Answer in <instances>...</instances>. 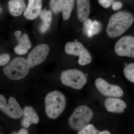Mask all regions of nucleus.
Returning <instances> with one entry per match:
<instances>
[{
    "label": "nucleus",
    "instance_id": "5",
    "mask_svg": "<svg viewBox=\"0 0 134 134\" xmlns=\"http://www.w3.org/2000/svg\"><path fill=\"white\" fill-rule=\"evenodd\" d=\"M60 80L63 84L76 90H81L87 82L84 73L76 69H70L62 72Z\"/></svg>",
    "mask_w": 134,
    "mask_h": 134
},
{
    "label": "nucleus",
    "instance_id": "19",
    "mask_svg": "<svg viewBox=\"0 0 134 134\" xmlns=\"http://www.w3.org/2000/svg\"><path fill=\"white\" fill-rule=\"evenodd\" d=\"M75 0H63L61 12L64 20H68L74 8Z\"/></svg>",
    "mask_w": 134,
    "mask_h": 134
},
{
    "label": "nucleus",
    "instance_id": "8",
    "mask_svg": "<svg viewBox=\"0 0 134 134\" xmlns=\"http://www.w3.org/2000/svg\"><path fill=\"white\" fill-rule=\"evenodd\" d=\"M96 88L101 94L109 97L120 98L124 95L123 90L120 86L111 84L101 78L95 81Z\"/></svg>",
    "mask_w": 134,
    "mask_h": 134
},
{
    "label": "nucleus",
    "instance_id": "12",
    "mask_svg": "<svg viewBox=\"0 0 134 134\" xmlns=\"http://www.w3.org/2000/svg\"><path fill=\"white\" fill-rule=\"evenodd\" d=\"M104 105L107 111L109 112L117 113H123L127 107L124 100L115 97L106 99Z\"/></svg>",
    "mask_w": 134,
    "mask_h": 134
},
{
    "label": "nucleus",
    "instance_id": "4",
    "mask_svg": "<svg viewBox=\"0 0 134 134\" xmlns=\"http://www.w3.org/2000/svg\"><path fill=\"white\" fill-rule=\"evenodd\" d=\"M93 116V111L85 105L77 107L68 120L70 127L74 130H79L88 124Z\"/></svg>",
    "mask_w": 134,
    "mask_h": 134
},
{
    "label": "nucleus",
    "instance_id": "22",
    "mask_svg": "<svg viewBox=\"0 0 134 134\" xmlns=\"http://www.w3.org/2000/svg\"><path fill=\"white\" fill-rule=\"evenodd\" d=\"M63 0H50L49 6L51 10L55 14L61 11Z\"/></svg>",
    "mask_w": 134,
    "mask_h": 134
},
{
    "label": "nucleus",
    "instance_id": "25",
    "mask_svg": "<svg viewBox=\"0 0 134 134\" xmlns=\"http://www.w3.org/2000/svg\"><path fill=\"white\" fill-rule=\"evenodd\" d=\"M122 6V3L120 2H114L112 4V9L114 10H119L121 9Z\"/></svg>",
    "mask_w": 134,
    "mask_h": 134
},
{
    "label": "nucleus",
    "instance_id": "10",
    "mask_svg": "<svg viewBox=\"0 0 134 134\" xmlns=\"http://www.w3.org/2000/svg\"><path fill=\"white\" fill-rule=\"evenodd\" d=\"M21 32L19 30L15 31L14 33L18 42V44L15 47L14 50L16 53L19 55L26 54L31 47L28 34L24 33L21 36Z\"/></svg>",
    "mask_w": 134,
    "mask_h": 134
},
{
    "label": "nucleus",
    "instance_id": "26",
    "mask_svg": "<svg viewBox=\"0 0 134 134\" xmlns=\"http://www.w3.org/2000/svg\"><path fill=\"white\" fill-rule=\"evenodd\" d=\"M29 133V132L25 128H22L19 130V131L17 132L18 134H27Z\"/></svg>",
    "mask_w": 134,
    "mask_h": 134
},
{
    "label": "nucleus",
    "instance_id": "9",
    "mask_svg": "<svg viewBox=\"0 0 134 134\" xmlns=\"http://www.w3.org/2000/svg\"><path fill=\"white\" fill-rule=\"evenodd\" d=\"M114 50L119 56L134 58V37L130 36L122 37L115 44Z\"/></svg>",
    "mask_w": 134,
    "mask_h": 134
},
{
    "label": "nucleus",
    "instance_id": "18",
    "mask_svg": "<svg viewBox=\"0 0 134 134\" xmlns=\"http://www.w3.org/2000/svg\"><path fill=\"white\" fill-rule=\"evenodd\" d=\"M40 16L42 23L40 26L39 30L41 33H44L48 30L51 24L52 19V12L45 8L41 11Z\"/></svg>",
    "mask_w": 134,
    "mask_h": 134
},
{
    "label": "nucleus",
    "instance_id": "17",
    "mask_svg": "<svg viewBox=\"0 0 134 134\" xmlns=\"http://www.w3.org/2000/svg\"><path fill=\"white\" fill-rule=\"evenodd\" d=\"M87 50L82 43L77 41H72L66 43L65 47V52L69 55L80 57Z\"/></svg>",
    "mask_w": 134,
    "mask_h": 134
},
{
    "label": "nucleus",
    "instance_id": "24",
    "mask_svg": "<svg viewBox=\"0 0 134 134\" xmlns=\"http://www.w3.org/2000/svg\"><path fill=\"white\" fill-rule=\"evenodd\" d=\"M98 1L99 4L105 8L110 7L114 2V0H98Z\"/></svg>",
    "mask_w": 134,
    "mask_h": 134
},
{
    "label": "nucleus",
    "instance_id": "16",
    "mask_svg": "<svg viewBox=\"0 0 134 134\" xmlns=\"http://www.w3.org/2000/svg\"><path fill=\"white\" fill-rule=\"evenodd\" d=\"M8 9L12 16H19L26 9L25 0H9L8 3Z\"/></svg>",
    "mask_w": 134,
    "mask_h": 134
},
{
    "label": "nucleus",
    "instance_id": "2",
    "mask_svg": "<svg viewBox=\"0 0 134 134\" xmlns=\"http://www.w3.org/2000/svg\"><path fill=\"white\" fill-rule=\"evenodd\" d=\"M66 104V99L62 92L58 91L49 92L45 98L47 116L52 119H56L63 112Z\"/></svg>",
    "mask_w": 134,
    "mask_h": 134
},
{
    "label": "nucleus",
    "instance_id": "11",
    "mask_svg": "<svg viewBox=\"0 0 134 134\" xmlns=\"http://www.w3.org/2000/svg\"><path fill=\"white\" fill-rule=\"evenodd\" d=\"M29 3L24 16L26 19L33 20L40 15L42 8V0H28Z\"/></svg>",
    "mask_w": 134,
    "mask_h": 134
},
{
    "label": "nucleus",
    "instance_id": "7",
    "mask_svg": "<svg viewBox=\"0 0 134 134\" xmlns=\"http://www.w3.org/2000/svg\"><path fill=\"white\" fill-rule=\"evenodd\" d=\"M49 52L50 48L47 44H40L35 47L26 59L30 68H32L44 62L48 57Z\"/></svg>",
    "mask_w": 134,
    "mask_h": 134
},
{
    "label": "nucleus",
    "instance_id": "23",
    "mask_svg": "<svg viewBox=\"0 0 134 134\" xmlns=\"http://www.w3.org/2000/svg\"><path fill=\"white\" fill-rule=\"evenodd\" d=\"M10 55L8 54L4 53L0 56V66H5L8 63L10 60Z\"/></svg>",
    "mask_w": 134,
    "mask_h": 134
},
{
    "label": "nucleus",
    "instance_id": "21",
    "mask_svg": "<svg viewBox=\"0 0 134 134\" xmlns=\"http://www.w3.org/2000/svg\"><path fill=\"white\" fill-rule=\"evenodd\" d=\"M123 72L127 80L134 83V63L127 65L124 68Z\"/></svg>",
    "mask_w": 134,
    "mask_h": 134
},
{
    "label": "nucleus",
    "instance_id": "13",
    "mask_svg": "<svg viewBox=\"0 0 134 134\" xmlns=\"http://www.w3.org/2000/svg\"><path fill=\"white\" fill-rule=\"evenodd\" d=\"M23 115L21 121V125L27 129L32 124H37L39 118L35 110L31 106H26L23 108Z\"/></svg>",
    "mask_w": 134,
    "mask_h": 134
},
{
    "label": "nucleus",
    "instance_id": "15",
    "mask_svg": "<svg viewBox=\"0 0 134 134\" xmlns=\"http://www.w3.org/2000/svg\"><path fill=\"white\" fill-rule=\"evenodd\" d=\"M77 16L81 22H84L88 19L90 13V0H77Z\"/></svg>",
    "mask_w": 134,
    "mask_h": 134
},
{
    "label": "nucleus",
    "instance_id": "14",
    "mask_svg": "<svg viewBox=\"0 0 134 134\" xmlns=\"http://www.w3.org/2000/svg\"><path fill=\"white\" fill-rule=\"evenodd\" d=\"M102 27L100 22L96 20L92 21L88 18L84 22L83 31L88 37L91 38L94 35L100 33Z\"/></svg>",
    "mask_w": 134,
    "mask_h": 134
},
{
    "label": "nucleus",
    "instance_id": "20",
    "mask_svg": "<svg viewBox=\"0 0 134 134\" xmlns=\"http://www.w3.org/2000/svg\"><path fill=\"white\" fill-rule=\"evenodd\" d=\"M78 134H110L111 133L108 130L99 131L96 129L92 124H88L81 129L78 130Z\"/></svg>",
    "mask_w": 134,
    "mask_h": 134
},
{
    "label": "nucleus",
    "instance_id": "1",
    "mask_svg": "<svg viewBox=\"0 0 134 134\" xmlns=\"http://www.w3.org/2000/svg\"><path fill=\"white\" fill-rule=\"evenodd\" d=\"M134 21L133 15L130 12H117L110 17L106 29L107 35L111 38L120 37L129 29Z\"/></svg>",
    "mask_w": 134,
    "mask_h": 134
},
{
    "label": "nucleus",
    "instance_id": "3",
    "mask_svg": "<svg viewBox=\"0 0 134 134\" xmlns=\"http://www.w3.org/2000/svg\"><path fill=\"white\" fill-rule=\"evenodd\" d=\"M30 68L27 60L22 57H17L5 65L3 70L9 79L19 80L23 79L28 75Z\"/></svg>",
    "mask_w": 134,
    "mask_h": 134
},
{
    "label": "nucleus",
    "instance_id": "6",
    "mask_svg": "<svg viewBox=\"0 0 134 134\" xmlns=\"http://www.w3.org/2000/svg\"><path fill=\"white\" fill-rule=\"evenodd\" d=\"M0 110L8 117L14 119H20L23 115V110L15 98L9 97L7 104L2 94L0 95Z\"/></svg>",
    "mask_w": 134,
    "mask_h": 134
}]
</instances>
